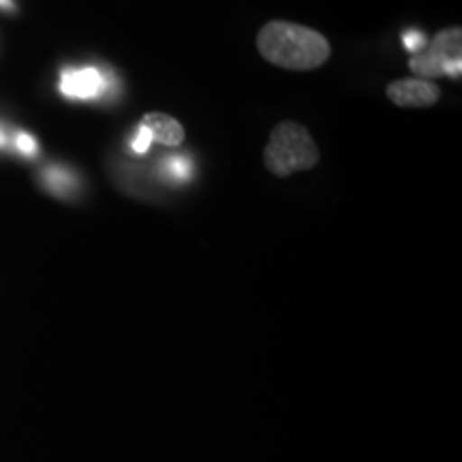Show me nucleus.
I'll return each instance as SVG.
<instances>
[{
  "mask_svg": "<svg viewBox=\"0 0 462 462\" xmlns=\"http://www.w3.org/2000/svg\"><path fill=\"white\" fill-rule=\"evenodd\" d=\"M150 143H152V135H150L148 129H143V126L140 125V129H137V135L133 137V142H131L133 152H137V154L148 152Z\"/></svg>",
  "mask_w": 462,
  "mask_h": 462,
  "instance_id": "obj_11",
  "label": "nucleus"
},
{
  "mask_svg": "<svg viewBox=\"0 0 462 462\" xmlns=\"http://www.w3.org/2000/svg\"><path fill=\"white\" fill-rule=\"evenodd\" d=\"M265 170L279 178L313 170L319 163V150L306 126L298 123L276 125L263 150Z\"/></svg>",
  "mask_w": 462,
  "mask_h": 462,
  "instance_id": "obj_2",
  "label": "nucleus"
},
{
  "mask_svg": "<svg viewBox=\"0 0 462 462\" xmlns=\"http://www.w3.org/2000/svg\"><path fill=\"white\" fill-rule=\"evenodd\" d=\"M161 170L165 171L167 178H171L173 182H187L193 176V165L187 157H170L163 161V167Z\"/></svg>",
  "mask_w": 462,
  "mask_h": 462,
  "instance_id": "obj_8",
  "label": "nucleus"
},
{
  "mask_svg": "<svg viewBox=\"0 0 462 462\" xmlns=\"http://www.w3.org/2000/svg\"><path fill=\"white\" fill-rule=\"evenodd\" d=\"M257 50L274 67L310 71L326 65L332 50L321 32L291 22H270L257 34Z\"/></svg>",
  "mask_w": 462,
  "mask_h": 462,
  "instance_id": "obj_1",
  "label": "nucleus"
},
{
  "mask_svg": "<svg viewBox=\"0 0 462 462\" xmlns=\"http://www.w3.org/2000/svg\"><path fill=\"white\" fill-rule=\"evenodd\" d=\"M0 9H3V11H14L15 9L14 0H0Z\"/></svg>",
  "mask_w": 462,
  "mask_h": 462,
  "instance_id": "obj_13",
  "label": "nucleus"
},
{
  "mask_svg": "<svg viewBox=\"0 0 462 462\" xmlns=\"http://www.w3.org/2000/svg\"><path fill=\"white\" fill-rule=\"evenodd\" d=\"M402 45L407 48V51H411V54H420L421 50H426V34L421 31H404L402 32Z\"/></svg>",
  "mask_w": 462,
  "mask_h": 462,
  "instance_id": "obj_9",
  "label": "nucleus"
},
{
  "mask_svg": "<svg viewBox=\"0 0 462 462\" xmlns=\"http://www.w3.org/2000/svg\"><path fill=\"white\" fill-rule=\"evenodd\" d=\"M437 84L429 82V79H398L388 86L390 101L398 107H430L439 101Z\"/></svg>",
  "mask_w": 462,
  "mask_h": 462,
  "instance_id": "obj_5",
  "label": "nucleus"
},
{
  "mask_svg": "<svg viewBox=\"0 0 462 462\" xmlns=\"http://www.w3.org/2000/svg\"><path fill=\"white\" fill-rule=\"evenodd\" d=\"M462 31L460 28H446L432 39L429 50H421L409 60V69L420 79H435L441 75L460 78L462 73Z\"/></svg>",
  "mask_w": 462,
  "mask_h": 462,
  "instance_id": "obj_3",
  "label": "nucleus"
},
{
  "mask_svg": "<svg viewBox=\"0 0 462 462\" xmlns=\"http://www.w3.org/2000/svg\"><path fill=\"white\" fill-rule=\"evenodd\" d=\"M43 184L48 187L54 195H71L73 189L78 187V178L71 170L60 165H51L48 170L43 171Z\"/></svg>",
  "mask_w": 462,
  "mask_h": 462,
  "instance_id": "obj_7",
  "label": "nucleus"
},
{
  "mask_svg": "<svg viewBox=\"0 0 462 462\" xmlns=\"http://www.w3.org/2000/svg\"><path fill=\"white\" fill-rule=\"evenodd\" d=\"M15 148L17 152L24 154V157H34V154L39 152V146H37V140L31 135V133H17L15 135Z\"/></svg>",
  "mask_w": 462,
  "mask_h": 462,
  "instance_id": "obj_10",
  "label": "nucleus"
},
{
  "mask_svg": "<svg viewBox=\"0 0 462 462\" xmlns=\"http://www.w3.org/2000/svg\"><path fill=\"white\" fill-rule=\"evenodd\" d=\"M7 146H9V135H7V131H5L3 126H0V150L7 148Z\"/></svg>",
  "mask_w": 462,
  "mask_h": 462,
  "instance_id": "obj_12",
  "label": "nucleus"
},
{
  "mask_svg": "<svg viewBox=\"0 0 462 462\" xmlns=\"http://www.w3.org/2000/svg\"><path fill=\"white\" fill-rule=\"evenodd\" d=\"M142 126L150 131L152 142H159L161 146L176 148L184 142V129L178 120H173L171 116L161 114V112H150L142 118Z\"/></svg>",
  "mask_w": 462,
  "mask_h": 462,
  "instance_id": "obj_6",
  "label": "nucleus"
},
{
  "mask_svg": "<svg viewBox=\"0 0 462 462\" xmlns=\"http://www.w3.org/2000/svg\"><path fill=\"white\" fill-rule=\"evenodd\" d=\"M109 90V79L97 67H69L60 73V92L67 99H99Z\"/></svg>",
  "mask_w": 462,
  "mask_h": 462,
  "instance_id": "obj_4",
  "label": "nucleus"
}]
</instances>
